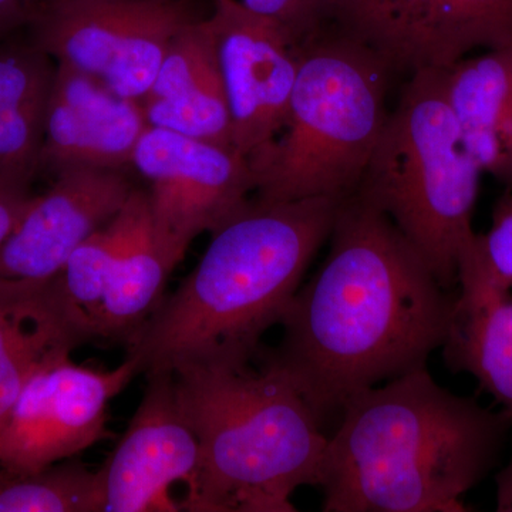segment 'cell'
Segmentation results:
<instances>
[{
	"label": "cell",
	"instance_id": "obj_1",
	"mask_svg": "<svg viewBox=\"0 0 512 512\" xmlns=\"http://www.w3.org/2000/svg\"><path fill=\"white\" fill-rule=\"evenodd\" d=\"M329 241L319 271L282 316L281 342L262 348L322 426L357 394L427 367L457 293L357 192L340 201Z\"/></svg>",
	"mask_w": 512,
	"mask_h": 512
},
{
	"label": "cell",
	"instance_id": "obj_2",
	"mask_svg": "<svg viewBox=\"0 0 512 512\" xmlns=\"http://www.w3.org/2000/svg\"><path fill=\"white\" fill-rule=\"evenodd\" d=\"M316 477L325 512H463L500 466L512 414L444 389L427 367L357 394Z\"/></svg>",
	"mask_w": 512,
	"mask_h": 512
},
{
	"label": "cell",
	"instance_id": "obj_3",
	"mask_svg": "<svg viewBox=\"0 0 512 512\" xmlns=\"http://www.w3.org/2000/svg\"><path fill=\"white\" fill-rule=\"evenodd\" d=\"M340 201L251 200L212 231L198 265L126 343L140 373L173 372L197 360L254 359L329 241Z\"/></svg>",
	"mask_w": 512,
	"mask_h": 512
},
{
	"label": "cell",
	"instance_id": "obj_4",
	"mask_svg": "<svg viewBox=\"0 0 512 512\" xmlns=\"http://www.w3.org/2000/svg\"><path fill=\"white\" fill-rule=\"evenodd\" d=\"M178 402L200 443L181 511L293 512L315 485L328 436L311 406L262 353L173 370Z\"/></svg>",
	"mask_w": 512,
	"mask_h": 512
},
{
	"label": "cell",
	"instance_id": "obj_5",
	"mask_svg": "<svg viewBox=\"0 0 512 512\" xmlns=\"http://www.w3.org/2000/svg\"><path fill=\"white\" fill-rule=\"evenodd\" d=\"M390 73L372 50L335 26L303 47L285 126L248 157L255 200L355 194L389 117Z\"/></svg>",
	"mask_w": 512,
	"mask_h": 512
},
{
	"label": "cell",
	"instance_id": "obj_6",
	"mask_svg": "<svg viewBox=\"0 0 512 512\" xmlns=\"http://www.w3.org/2000/svg\"><path fill=\"white\" fill-rule=\"evenodd\" d=\"M481 168L461 140L443 70L410 74L356 192L419 251L441 285L457 291L458 265L476 238Z\"/></svg>",
	"mask_w": 512,
	"mask_h": 512
},
{
	"label": "cell",
	"instance_id": "obj_7",
	"mask_svg": "<svg viewBox=\"0 0 512 512\" xmlns=\"http://www.w3.org/2000/svg\"><path fill=\"white\" fill-rule=\"evenodd\" d=\"M194 19L185 0H39L30 39L57 64L143 101L171 40Z\"/></svg>",
	"mask_w": 512,
	"mask_h": 512
},
{
	"label": "cell",
	"instance_id": "obj_8",
	"mask_svg": "<svg viewBox=\"0 0 512 512\" xmlns=\"http://www.w3.org/2000/svg\"><path fill=\"white\" fill-rule=\"evenodd\" d=\"M131 167L148 183L154 229L177 266L202 232H212L248 204L254 170L235 148L148 126Z\"/></svg>",
	"mask_w": 512,
	"mask_h": 512
},
{
	"label": "cell",
	"instance_id": "obj_9",
	"mask_svg": "<svg viewBox=\"0 0 512 512\" xmlns=\"http://www.w3.org/2000/svg\"><path fill=\"white\" fill-rule=\"evenodd\" d=\"M60 353L37 367L0 427V467L33 473L106 437L107 406L140 375L126 357L113 370L74 365Z\"/></svg>",
	"mask_w": 512,
	"mask_h": 512
},
{
	"label": "cell",
	"instance_id": "obj_10",
	"mask_svg": "<svg viewBox=\"0 0 512 512\" xmlns=\"http://www.w3.org/2000/svg\"><path fill=\"white\" fill-rule=\"evenodd\" d=\"M232 126V147L251 157L285 126L301 50L237 0H214L208 16Z\"/></svg>",
	"mask_w": 512,
	"mask_h": 512
},
{
	"label": "cell",
	"instance_id": "obj_11",
	"mask_svg": "<svg viewBox=\"0 0 512 512\" xmlns=\"http://www.w3.org/2000/svg\"><path fill=\"white\" fill-rule=\"evenodd\" d=\"M140 406L99 473L100 512L181 511L171 485L194 484L200 443L185 419L174 373H147Z\"/></svg>",
	"mask_w": 512,
	"mask_h": 512
},
{
	"label": "cell",
	"instance_id": "obj_12",
	"mask_svg": "<svg viewBox=\"0 0 512 512\" xmlns=\"http://www.w3.org/2000/svg\"><path fill=\"white\" fill-rule=\"evenodd\" d=\"M134 188L124 170L57 174L45 194L33 195L0 249V279L37 284L55 278L73 252L119 214Z\"/></svg>",
	"mask_w": 512,
	"mask_h": 512
},
{
	"label": "cell",
	"instance_id": "obj_13",
	"mask_svg": "<svg viewBox=\"0 0 512 512\" xmlns=\"http://www.w3.org/2000/svg\"><path fill=\"white\" fill-rule=\"evenodd\" d=\"M148 123L143 103L114 93L89 74L56 63L39 173L74 168L124 170Z\"/></svg>",
	"mask_w": 512,
	"mask_h": 512
},
{
	"label": "cell",
	"instance_id": "obj_14",
	"mask_svg": "<svg viewBox=\"0 0 512 512\" xmlns=\"http://www.w3.org/2000/svg\"><path fill=\"white\" fill-rule=\"evenodd\" d=\"M477 248V235L461 254L453 313L443 350L451 372L468 373L512 414V295Z\"/></svg>",
	"mask_w": 512,
	"mask_h": 512
},
{
	"label": "cell",
	"instance_id": "obj_15",
	"mask_svg": "<svg viewBox=\"0 0 512 512\" xmlns=\"http://www.w3.org/2000/svg\"><path fill=\"white\" fill-rule=\"evenodd\" d=\"M141 103L148 126L232 147L227 94L207 18L191 20L174 36Z\"/></svg>",
	"mask_w": 512,
	"mask_h": 512
},
{
	"label": "cell",
	"instance_id": "obj_16",
	"mask_svg": "<svg viewBox=\"0 0 512 512\" xmlns=\"http://www.w3.org/2000/svg\"><path fill=\"white\" fill-rule=\"evenodd\" d=\"M113 227L116 242L93 336L94 340L127 343L156 311L175 266L158 242L144 188H134L113 218Z\"/></svg>",
	"mask_w": 512,
	"mask_h": 512
},
{
	"label": "cell",
	"instance_id": "obj_17",
	"mask_svg": "<svg viewBox=\"0 0 512 512\" xmlns=\"http://www.w3.org/2000/svg\"><path fill=\"white\" fill-rule=\"evenodd\" d=\"M443 83L467 153L512 187V46L464 57L443 70Z\"/></svg>",
	"mask_w": 512,
	"mask_h": 512
},
{
	"label": "cell",
	"instance_id": "obj_18",
	"mask_svg": "<svg viewBox=\"0 0 512 512\" xmlns=\"http://www.w3.org/2000/svg\"><path fill=\"white\" fill-rule=\"evenodd\" d=\"M332 25L383 60L390 72L446 70L456 63L443 0H330Z\"/></svg>",
	"mask_w": 512,
	"mask_h": 512
},
{
	"label": "cell",
	"instance_id": "obj_19",
	"mask_svg": "<svg viewBox=\"0 0 512 512\" xmlns=\"http://www.w3.org/2000/svg\"><path fill=\"white\" fill-rule=\"evenodd\" d=\"M92 342L37 285L0 279V427L37 367Z\"/></svg>",
	"mask_w": 512,
	"mask_h": 512
},
{
	"label": "cell",
	"instance_id": "obj_20",
	"mask_svg": "<svg viewBox=\"0 0 512 512\" xmlns=\"http://www.w3.org/2000/svg\"><path fill=\"white\" fill-rule=\"evenodd\" d=\"M56 62L28 40H0V168L35 177Z\"/></svg>",
	"mask_w": 512,
	"mask_h": 512
},
{
	"label": "cell",
	"instance_id": "obj_21",
	"mask_svg": "<svg viewBox=\"0 0 512 512\" xmlns=\"http://www.w3.org/2000/svg\"><path fill=\"white\" fill-rule=\"evenodd\" d=\"M0 512H100L99 473L76 461L33 473L0 467Z\"/></svg>",
	"mask_w": 512,
	"mask_h": 512
},
{
	"label": "cell",
	"instance_id": "obj_22",
	"mask_svg": "<svg viewBox=\"0 0 512 512\" xmlns=\"http://www.w3.org/2000/svg\"><path fill=\"white\" fill-rule=\"evenodd\" d=\"M448 42L456 62L478 47L512 46V0H443Z\"/></svg>",
	"mask_w": 512,
	"mask_h": 512
},
{
	"label": "cell",
	"instance_id": "obj_23",
	"mask_svg": "<svg viewBox=\"0 0 512 512\" xmlns=\"http://www.w3.org/2000/svg\"><path fill=\"white\" fill-rule=\"evenodd\" d=\"M242 8L269 20L298 50L332 26L330 0H237Z\"/></svg>",
	"mask_w": 512,
	"mask_h": 512
},
{
	"label": "cell",
	"instance_id": "obj_24",
	"mask_svg": "<svg viewBox=\"0 0 512 512\" xmlns=\"http://www.w3.org/2000/svg\"><path fill=\"white\" fill-rule=\"evenodd\" d=\"M477 248L498 281L512 288V194L504 195L495 207L490 231L477 234Z\"/></svg>",
	"mask_w": 512,
	"mask_h": 512
},
{
	"label": "cell",
	"instance_id": "obj_25",
	"mask_svg": "<svg viewBox=\"0 0 512 512\" xmlns=\"http://www.w3.org/2000/svg\"><path fill=\"white\" fill-rule=\"evenodd\" d=\"M33 175L0 168V249L32 200Z\"/></svg>",
	"mask_w": 512,
	"mask_h": 512
},
{
	"label": "cell",
	"instance_id": "obj_26",
	"mask_svg": "<svg viewBox=\"0 0 512 512\" xmlns=\"http://www.w3.org/2000/svg\"><path fill=\"white\" fill-rule=\"evenodd\" d=\"M39 0H0V40L29 25Z\"/></svg>",
	"mask_w": 512,
	"mask_h": 512
},
{
	"label": "cell",
	"instance_id": "obj_27",
	"mask_svg": "<svg viewBox=\"0 0 512 512\" xmlns=\"http://www.w3.org/2000/svg\"><path fill=\"white\" fill-rule=\"evenodd\" d=\"M497 484V511L512 512V450L507 463L495 476Z\"/></svg>",
	"mask_w": 512,
	"mask_h": 512
},
{
	"label": "cell",
	"instance_id": "obj_28",
	"mask_svg": "<svg viewBox=\"0 0 512 512\" xmlns=\"http://www.w3.org/2000/svg\"><path fill=\"white\" fill-rule=\"evenodd\" d=\"M168 2H170V0H168Z\"/></svg>",
	"mask_w": 512,
	"mask_h": 512
}]
</instances>
